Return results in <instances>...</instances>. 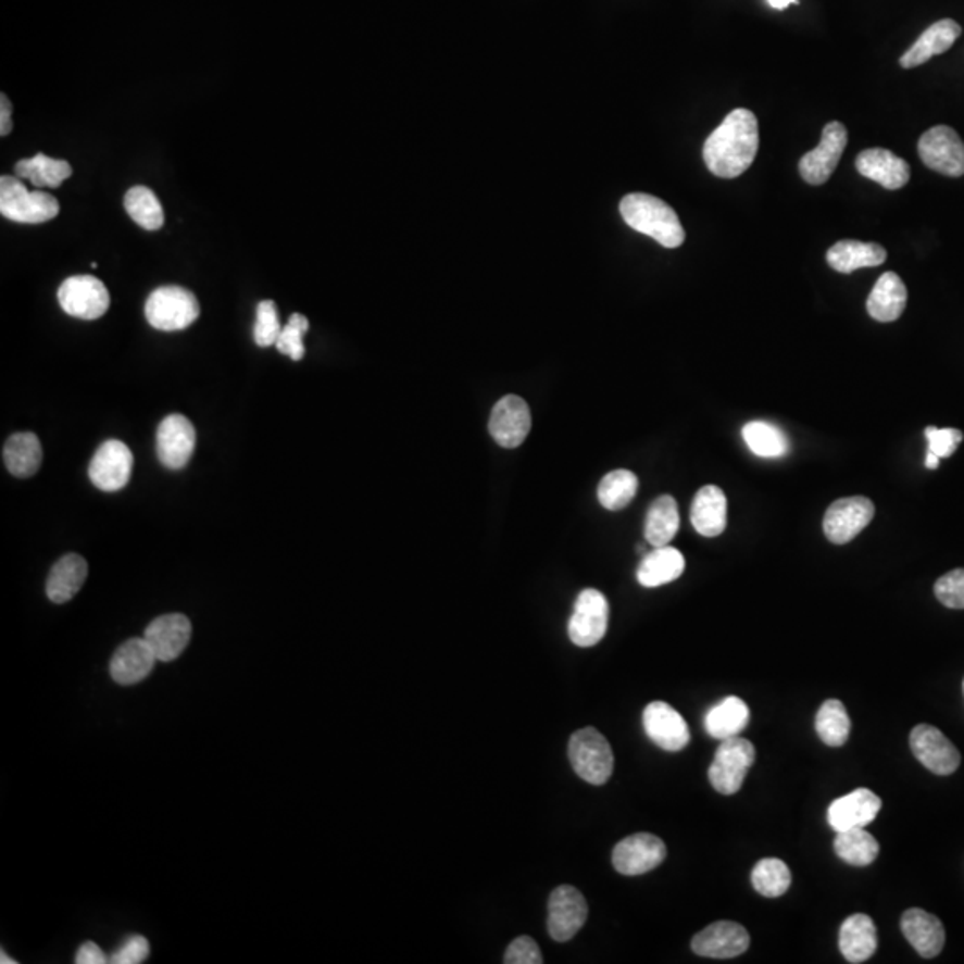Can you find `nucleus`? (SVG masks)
Wrapping results in <instances>:
<instances>
[{
    "mask_svg": "<svg viewBox=\"0 0 964 964\" xmlns=\"http://www.w3.org/2000/svg\"><path fill=\"white\" fill-rule=\"evenodd\" d=\"M760 149V127L754 113L743 108L725 116L704 143L705 166L722 179H735L749 171Z\"/></svg>",
    "mask_w": 964,
    "mask_h": 964,
    "instance_id": "1",
    "label": "nucleus"
},
{
    "mask_svg": "<svg viewBox=\"0 0 964 964\" xmlns=\"http://www.w3.org/2000/svg\"><path fill=\"white\" fill-rule=\"evenodd\" d=\"M625 224L654 238L665 249H677L686 240L679 216L666 202L649 193H629L619 202Z\"/></svg>",
    "mask_w": 964,
    "mask_h": 964,
    "instance_id": "2",
    "label": "nucleus"
},
{
    "mask_svg": "<svg viewBox=\"0 0 964 964\" xmlns=\"http://www.w3.org/2000/svg\"><path fill=\"white\" fill-rule=\"evenodd\" d=\"M568 758L575 774L593 786L605 785L615 768L610 741L594 727H585L572 735Z\"/></svg>",
    "mask_w": 964,
    "mask_h": 964,
    "instance_id": "3",
    "label": "nucleus"
},
{
    "mask_svg": "<svg viewBox=\"0 0 964 964\" xmlns=\"http://www.w3.org/2000/svg\"><path fill=\"white\" fill-rule=\"evenodd\" d=\"M0 213L18 224H43L60 213V202L47 191H29L18 177H0Z\"/></svg>",
    "mask_w": 964,
    "mask_h": 964,
    "instance_id": "4",
    "label": "nucleus"
},
{
    "mask_svg": "<svg viewBox=\"0 0 964 964\" xmlns=\"http://www.w3.org/2000/svg\"><path fill=\"white\" fill-rule=\"evenodd\" d=\"M200 305L197 297L180 286H161L150 293L146 304V316L154 329L183 330L199 318Z\"/></svg>",
    "mask_w": 964,
    "mask_h": 964,
    "instance_id": "5",
    "label": "nucleus"
},
{
    "mask_svg": "<svg viewBox=\"0 0 964 964\" xmlns=\"http://www.w3.org/2000/svg\"><path fill=\"white\" fill-rule=\"evenodd\" d=\"M754 763L755 749L749 740L740 736L722 740L710 766L711 786L722 794L738 793Z\"/></svg>",
    "mask_w": 964,
    "mask_h": 964,
    "instance_id": "6",
    "label": "nucleus"
},
{
    "mask_svg": "<svg viewBox=\"0 0 964 964\" xmlns=\"http://www.w3.org/2000/svg\"><path fill=\"white\" fill-rule=\"evenodd\" d=\"M61 310L80 321H97L110 310V291L93 275H74L58 290Z\"/></svg>",
    "mask_w": 964,
    "mask_h": 964,
    "instance_id": "7",
    "label": "nucleus"
},
{
    "mask_svg": "<svg viewBox=\"0 0 964 964\" xmlns=\"http://www.w3.org/2000/svg\"><path fill=\"white\" fill-rule=\"evenodd\" d=\"M919 160L930 171L949 177L964 175V143L949 125H936L918 141Z\"/></svg>",
    "mask_w": 964,
    "mask_h": 964,
    "instance_id": "8",
    "label": "nucleus"
},
{
    "mask_svg": "<svg viewBox=\"0 0 964 964\" xmlns=\"http://www.w3.org/2000/svg\"><path fill=\"white\" fill-rule=\"evenodd\" d=\"M610 624V604L599 590L580 591L569 618L568 635L577 647H593L604 638Z\"/></svg>",
    "mask_w": 964,
    "mask_h": 964,
    "instance_id": "9",
    "label": "nucleus"
},
{
    "mask_svg": "<svg viewBox=\"0 0 964 964\" xmlns=\"http://www.w3.org/2000/svg\"><path fill=\"white\" fill-rule=\"evenodd\" d=\"M849 143V133L840 122H829L822 130V140L816 149L810 150L800 160V175L813 186L824 185L835 174L844 147Z\"/></svg>",
    "mask_w": 964,
    "mask_h": 964,
    "instance_id": "10",
    "label": "nucleus"
},
{
    "mask_svg": "<svg viewBox=\"0 0 964 964\" xmlns=\"http://www.w3.org/2000/svg\"><path fill=\"white\" fill-rule=\"evenodd\" d=\"M588 919V904L579 890L574 886H558L549 899V918L547 929L549 936L558 943L572 940Z\"/></svg>",
    "mask_w": 964,
    "mask_h": 964,
    "instance_id": "11",
    "label": "nucleus"
},
{
    "mask_svg": "<svg viewBox=\"0 0 964 964\" xmlns=\"http://www.w3.org/2000/svg\"><path fill=\"white\" fill-rule=\"evenodd\" d=\"M875 505L866 497H847L836 500L825 511L824 533L827 540L835 544H844L854 540L861 530L874 519Z\"/></svg>",
    "mask_w": 964,
    "mask_h": 964,
    "instance_id": "12",
    "label": "nucleus"
},
{
    "mask_svg": "<svg viewBox=\"0 0 964 964\" xmlns=\"http://www.w3.org/2000/svg\"><path fill=\"white\" fill-rule=\"evenodd\" d=\"M911 750L925 768L936 775L954 774L960 768L961 754L955 744L932 725L919 724L911 730Z\"/></svg>",
    "mask_w": 964,
    "mask_h": 964,
    "instance_id": "13",
    "label": "nucleus"
},
{
    "mask_svg": "<svg viewBox=\"0 0 964 964\" xmlns=\"http://www.w3.org/2000/svg\"><path fill=\"white\" fill-rule=\"evenodd\" d=\"M133 465L135 458L129 447L121 440H108L97 449L88 474L96 488L113 493L127 486L133 474Z\"/></svg>",
    "mask_w": 964,
    "mask_h": 964,
    "instance_id": "14",
    "label": "nucleus"
},
{
    "mask_svg": "<svg viewBox=\"0 0 964 964\" xmlns=\"http://www.w3.org/2000/svg\"><path fill=\"white\" fill-rule=\"evenodd\" d=\"M196 427L186 416L171 415L161 422L155 435V450L161 465L180 471L190 463L196 452Z\"/></svg>",
    "mask_w": 964,
    "mask_h": 964,
    "instance_id": "15",
    "label": "nucleus"
},
{
    "mask_svg": "<svg viewBox=\"0 0 964 964\" xmlns=\"http://www.w3.org/2000/svg\"><path fill=\"white\" fill-rule=\"evenodd\" d=\"M666 860V844L649 832L633 835L619 841L613 850V866L622 875H643L658 868Z\"/></svg>",
    "mask_w": 964,
    "mask_h": 964,
    "instance_id": "16",
    "label": "nucleus"
},
{
    "mask_svg": "<svg viewBox=\"0 0 964 964\" xmlns=\"http://www.w3.org/2000/svg\"><path fill=\"white\" fill-rule=\"evenodd\" d=\"M530 410L518 396H505L493 405L490 416V435L504 449H516L529 436Z\"/></svg>",
    "mask_w": 964,
    "mask_h": 964,
    "instance_id": "17",
    "label": "nucleus"
},
{
    "mask_svg": "<svg viewBox=\"0 0 964 964\" xmlns=\"http://www.w3.org/2000/svg\"><path fill=\"white\" fill-rule=\"evenodd\" d=\"M749 947V932L736 922H715L691 940L694 954L711 960H733L744 954Z\"/></svg>",
    "mask_w": 964,
    "mask_h": 964,
    "instance_id": "18",
    "label": "nucleus"
},
{
    "mask_svg": "<svg viewBox=\"0 0 964 964\" xmlns=\"http://www.w3.org/2000/svg\"><path fill=\"white\" fill-rule=\"evenodd\" d=\"M644 733L658 747L668 752H679L690 743V729L686 719L672 705L661 700L650 702L643 711Z\"/></svg>",
    "mask_w": 964,
    "mask_h": 964,
    "instance_id": "19",
    "label": "nucleus"
},
{
    "mask_svg": "<svg viewBox=\"0 0 964 964\" xmlns=\"http://www.w3.org/2000/svg\"><path fill=\"white\" fill-rule=\"evenodd\" d=\"M880 807H882V800L879 799V794H875L868 788H860V790L836 799L829 805L827 819L836 832L855 829V827H866L877 818Z\"/></svg>",
    "mask_w": 964,
    "mask_h": 964,
    "instance_id": "20",
    "label": "nucleus"
},
{
    "mask_svg": "<svg viewBox=\"0 0 964 964\" xmlns=\"http://www.w3.org/2000/svg\"><path fill=\"white\" fill-rule=\"evenodd\" d=\"M155 661L158 658L146 638L127 640L111 658V679L115 680L116 685H138L149 677L150 672L154 669Z\"/></svg>",
    "mask_w": 964,
    "mask_h": 964,
    "instance_id": "21",
    "label": "nucleus"
},
{
    "mask_svg": "<svg viewBox=\"0 0 964 964\" xmlns=\"http://www.w3.org/2000/svg\"><path fill=\"white\" fill-rule=\"evenodd\" d=\"M158 661H174L185 652L191 640V622L180 613L163 615L150 622L146 636Z\"/></svg>",
    "mask_w": 964,
    "mask_h": 964,
    "instance_id": "22",
    "label": "nucleus"
},
{
    "mask_svg": "<svg viewBox=\"0 0 964 964\" xmlns=\"http://www.w3.org/2000/svg\"><path fill=\"white\" fill-rule=\"evenodd\" d=\"M855 168L866 179L885 186L886 190H900L910 183L911 168L907 161L888 149L863 150L855 160Z\"/></svg>",
    "mask_w": 964,
    "mask_h": 964,
    "instance_id": "23",
    "label": "nucleus"
},
{
    "mask_svg": "<svg viewBox=\"0 0 964 964\" xmlns=\"http://www.w3.org/2000/svg\"><path fill=\"white\" fill-rule=\"evenodd\" d=\"M900 927H902L905 940L910 941L913 949L925 960H932L943 950V924L927 911L918 910V907L905 911L900 919Z\"/></svg>",
    "mask_w": 964,
    "mask_h": 964,
    "instance_id": "24",
    "label": "nucleus"
},
{
    "mask_svg": "<svg viewBox=\"0 0 964 964\" xmlns=\"http://www.w3.org/2000/svg\"><path fill=\"white\" fill-rule=\"evenodd\" d=\"M691 524L704 538H716L727 527V497L718 486H704L694 494Z\"/></svg>",
    "mask_w": 964,
    "mask_h": 964,
    "instance_id": "25",
    "label": "nucleus"
},
{
    "mask_svg": "<svg viewBox=\"0 0 964 964\" xmlns=\"http://www.w3.org/2000/svg\"><path fill=\"white\" fill-rule=\"evenodd\" d=\"M907 304V288L904 280L894 272H886L875 283L874 290L866 300L868 315L877 322L899 321Z\"/></svg>",
    "mask_w": 964,
    "mask_h": 964,
    "instance_id": "26",
    "label": "nucleus"
},
{
    "mask_svg": "<svg viewBox=\"0 0 964 964\" xmlns=\"http://www.w3.org/2000/svg\"><path fill=\"white\" fill-rule=\"evenodd\" d=\"M961 36V27L957 22L944 18V21L936 22L919 36L915 46L911 47L902 58L900 65L904 68H915V66L924 65L930 58L943 54L950 47L954 46L955 40Z\"/></svg>",
    "mask_w": 964,
    "mask_h": 964,
    "instance_id": "27",
    "label": "nucleus"
},
{
    "mask_svg": "<svg viewBox=\"0 0 964 964\" xmlns=\"http://www.w3.org/2000/svg\"><path fill=\"white\" fill-rule=\"evenodd\" d=\"M840 950L849 963L868 961L877 950V927L874 919L863 913H855L844 919L840 927Z\"/></svg>",
    "mask_w": 964,
    "mask_h": 964,
    "instance_id": "28",
    "label": "nucleus"
},
{
    "mask_svg": "<svg viewBox=\"0 0 964 964\" xmlns=\"http://www.w3.org/2000/svg\"><path fill=\"white\" fill-rule=\"evenodd\" d=\"M685 555L674 547L665 544V547H655L652 552L644 554L636 577L644 588H658L679 579L680 575L685 574Z\"/></svg>",
    "mask_w": 964,
    "mask_h": 964,
    "instance_id": "29",
    "label": "nucleus"
},
{
    "mask_svg": "<svg viewBox=\"0 0 964 964\" xmlns=\"http://www.w3.org/2000/svg\"><path fill=\"white\" fill-rule=\"evenodd\" d=\"M88 577V563L79 554H65L61 558L47 579V597L54 604L71 602Z\"/></svg>",
    "mask_w": 964,
    "mask_h": 964,
    "instance_id": "30",
    "label": "nucleus"
},
{
    "mask_svg": "<svg viewBox=\"0 0 964 964\" xmlns=\"http://www.w3.org/2000/svg\"><path fill=\"white\" fill-rule=\"evenodd\" d=\"M888 258L885 247L879 243H863V241L843 240L827 250V263L830 268L841 274H852L860 268L879 266Z\"/></svg>",
    "mask_w": 964,
    "mask_h": 964,
    "instance_id": "31",
    "label": "nucleus"
},
{
    "mask_svg": "<svg viewBox=\"0 0 964 964\" xmlns=\"http://www.w3.org/2000/svg\"><path fill=\"white\" fill-rule=\"evenodd\" d=\"M679 508L674 497L661 494L650 504L644 519V540L652 547H665L679 530Z\"/></svg>",
    "mask_w": 964,
    "mask_h": 964,
    "instance_id": "32",
    "label": "nucleus"
},
{
    "mask_svg": "<svg viewBox=\"0 0 964 964\" xmlns=\"http://www.w3.org/2000/svg\"><path fill=\"white\" fill-rule=\"evenodd\" d=\"M749 719V705L740 697H727L705 715V730L715 740H727L740 736Z\"/></svg>",
    "mask_w": 964,
    "mask_h": 964,
    "instance_id": "33",
    "label": "nucleus"
},
{
    "mask_svg": "<svg viewBox=\"0 0 964 964\" xmlns=\"http://www.w3.org/2000/svg\"><path fill=\"white\" fill-rule=\"evenodd\" d=\"M43 452L40 440L33 433H18L11 436L4 446V463L11 475L18 479L33 477L40 471Z\"/></svg>",
    "mask_w": 964,
    "mask_h": 964,
    "instance_id": "34",
    "label": "nucleus"
},
{
    "mask_svg": "<svg viewBox=\"0 0 964 964\" xmlns=\"http://www.w3.org/2000/svg\"><path fill=\"white\" fill-rule=\"evenodd\" d=\"M18 179H29L36 188H58L72 175L71 163L54 160L46 154H36L22 160L15 166Z\"/></svg>",
    "mask_w": 964,
    "mask_h": 964,
    "instance_id": "35",
    "label": "nucleus"
},
{
    "mask_svg": "<svg viewBox=\"0 0 964 964\" xmlns=\"http://www.w3.org/2000/svg\"><path fill=\"white\" fill-rule=\"evenodd\" d=\"M835 850L838 857L852 866H868L879 855V841L865 827L836 832Z\"/></svg>",
    "mask_w": 964,
    "mask_h": 964,
    "instance_id": "36",
    "label": "nucleus"
},
{
    "mask_svg": "<svg viewBox=\"0 0 964 964\" xmlns=\"http://www.w3.org/2000/svg\"><path fill=\"white\" fill-rule=\"evenodd\" d=\"M125 211L136 224L147 230H158L165 224V213L154 191L146 186H135L125 193Z\"/></svg>",
    "mask_w": 964,
    "mask_h": 964,
    "instance_id": "37",
    "label": "nucleus"
},
{
    "mask_svg": "<svg viewBox=\"0 0 964 964\" xmlns=\"http://www.w3.org/2000/svg\"><path fill=\"white\" fill-rule=\"evenodd\" d=\"M816 733L819 740L829 747H841L850 736V718L841 700H825L816 715Z\"/></svg>",
    "mask_w": 964,
    "mask_h": 964,
    "instance_id": "38",
    "label": "nucleus"
},
{
    "mask_svg": "<svg viewBox=\"0 0 964 964\" xmlns=\"http://www.w3.org/2000/svg\"><path fill=\"white\" fill-rule=\"evenodd\" d=\"M640 480L633 472L615 471L605 475L600 480L599 500L602 508L610 511H619L627 508L638 493Z\"/></svg>",
    "mask_w": 964,
    "mask_h": 964,
    "instance_id": "39",
    "label": "nucleus"
},
{
    "mask_svg": "<svg viewBox=\"0 0 964 964\" xmlns=\"http://www.w3.org/2000/svg\"><path fill=\"white\" fill-rule=\"evenodd\" d=\"M744 443L760 458H780L788 452L785 433L768 422H749L743 427Z\"/></svg>",
    "mask_w": 964,
    "mask_h": 964,
    "instance_id": "40",
    "label": "nucleus"
},
{
    "mask_svg": "<svg viewBox=\"0 0 964 964\" xmlns=\"http://www.w3.org/2000/svg\"><path fill=\"white\" fill-rule=\"evenodd\" d=\"M752 886L766 899H777L790 890L791 872L785 861L766 857L752 869Z\"/></svg>",
    "mask_w": 964,
    "mask_h": 964,
    "instance_id": "41",
    "label": "nucleus"
},
{
    "mask_svg": "<svg viewBox=\"0 0 964 964\" xmlns=\"http://www.w3.org/2000/svg\"><path fill=\"white\" fill-rule=\"evenodd\" d=\"M310 330V321L300 313H293L290 322L280 330L279 340L275 343L280 354H286L293 361H300L304 358V338L305 333Z\"/></svg>",
    "mask_w": 964,
    "mask_h": 964,
    "instance_id": "42",
    "label": "nucleus"
},
{
    "mask_svg": "<svg viewBox=\"0 0 964 964\" xmlns=\"http://www.w3.org/2000/svg\"><path fill=\"white\" fill-rule=\"evenodd\" d=\"M280 321L279 311L274 300H263L258 304L255 313L254 341L258 347H272L279 340Z\"/></svg>",
    "mask_w": 964,
    "mask_h": 964,
    "instance_id": "43",
    "label": "nucleus"
},
{
    "mask_svg": "<svg viewBox=\"0 0 964 964\" xmlns=\"http://www.w3.org/2000/svg\"><path fill=\"white\" fill-rule=\"evenodd\" d=\"M936 599L950 610H964V568H955L936 580Z\"/></svg>",
    "mask_w": 964,
    "mask_h": 964,
    "instance_id": "44",
    "label": "nucleus"
},
{
    "mask_svg": "<svg viewBox=\"0 0 964 964\" xmlns=\"http://www.w3.org/2000/svg\"><path fill=\"white\" fill-rule=\"evenodd\" d=\"M925 436H927V441H929L930 452H935L940 460H944V458H950V455L954 454L957 447L961 446V441H963V433L957 429H936V427H927V429H925Z\"/></svg>",
    "mask_w": 964,
    "mask_h": 964,
    "instance_id": "45",
    "label": "nucleus"
},
{
    "mask_svg": "<svg viewBox=\"0 0 964 964\" xmlns=\"http://www.w3.org/2000/svg\"><path fill=\"white\" fill-rule=\"evenodd\" d=\"M505 964H541V950L529 936H519L511 941L504 954Z\"/></svg>",
    "mask_w": 964,
    "mask_h": 964,
    "instance_id": "46",
    "label": "nucleus"
},
{
    "mask_svg": "<svg viewBox=\"0 0 964 964\" xmlns=\"http://www.w3.org/2000/svg\"><path fill=\"white\" fill-rule=\"evenodd\" d=\"M150 944L143 936H130L122 943L121 949L111 955L113 964H140L149 957Z\"/></svg>",
    "mask_w": 964,
    "mask_h": 964,
    "instance_id": "47",
    "label": "nucleus"
},
{
    "mask_svg": "<svg viewBox=\"0 0 964 964\" xmlns=\"http://www.w3.org/2000/svg\"><path fill=\"white\" fill-rule=\"evenodd\" d=\"M75 963L104 964L108 963V957H105L104 952L100 950L99 944L93 943V941H86V943L80 944L79 950H77Z\"/></svg>",
    "mask_w": 964,
    "mask_h": 964,
    "instance_id": "48",
    "label": "nucleus"
},
{
    "mask_svg": "<svg viewBox=\"0 0 964 964\" xmlns=\"http://www.w3.org/2000/svg\"><path fill=\"white\" fill-rule=\"evenodd\" d=\"M0 135L8 136L11 133V102L2 93L0 97Z\"/></svg>",
    "mask_w": 964,
    "mask_h": 964,
    "instance_id": "49",
    "label": "nucleus"
},
{
    "mask_svg": "<svg viewBox=\"0 0 964 964\" xmlns=\"http://www.w3.org/2000/svg\"><path fill=\"white\" fill-rule=\"evenodd\" d=\"M768 4L775 10H786L791 4H799V0H768Z\"/></svg>",
    "mask_w": 964,
    "mask_h": 964,
    "instance_id": "50",
    "label": "nucleus"
},
{
    "mask_svg": "<svg viewBox=\"0 0 964 964\" xmlns=\"http://www.w3.org/2000/svg\"><path fill=\"white\" fill-rule=\"evenodd\" d=\"M940 458H938L935 452H930L929 450V452H927V460H925V465H927V468H930V471H936V468H938V465H940Z\"/></svg>",
    "mask_w": 964,
    "mask_h": 964,
    "instance_id": "51",
    "label": "nucleus"
},
{
    "mask_svg": "<svg viewBox=\"0 0 964 964\" xmlns=\"http://www.w3.org/2000/svg\"><path fill=\"white\" fill-rule=\"evenodd\" d=\"M0 957H2V960H0V963L2 964H15V961L10 960V957H8L4 952H2V955H0Z\"/></svg>",
    "mask_w": 964,
    "mask_h": 964,
    "instance_id": "52",
    "label": "nucleus"
}]
</instances>
